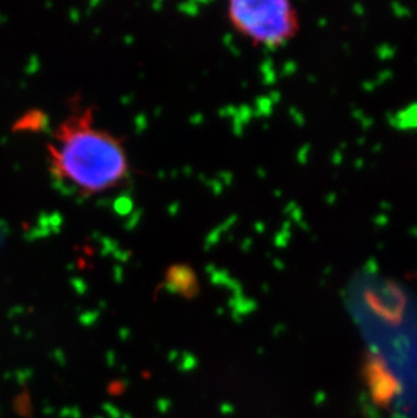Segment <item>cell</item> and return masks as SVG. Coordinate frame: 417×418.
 I'll list each match as a JSON object with an SVG mask.
<instances>
[{"label":"cell","instance_id":"obj_3","mask_svg":"<svg viewBox=\"0 0 417 418\" xmlns=\"http://www.w3.org/2000/svg\"><path fill=\"white\" fill-rule=\"evenodd\" d=\"M166 287L175 294L193 298L198 294V278L195 271L185 264H173L166 271Z\"/></svg>","mask_w":417,"mask_h":418},{"label":"cell","instance_id":"obj_2","mask_svg":"<svg viewBox=\"0 0 417 418\" xmlns=\"http://www.w3.org/2000/svg\"><path fill=\"white\" fill-rule=\"evenodd\" d=\"M225 13L233 29L255 47H282L299 30L298 11L287 0H233Z\"/></svg>","mask_w":417,"mask_h":418},{"label":"cell","instance_id":"obj_1","mask_svg":"<svg viewBox=\"0 0 417 418\" xmlns=\"http://www.w3.org/2000/svg\"><path fill=\"white\" fill-rule=\"evenodd\" d=\"M49 170L55 179L81 197L122 186L130 175L121 137L95 124V109L75 98L69 114L47 142Z\"/></svg>","mask_w":417,"mask_h":418}]
</instances>
